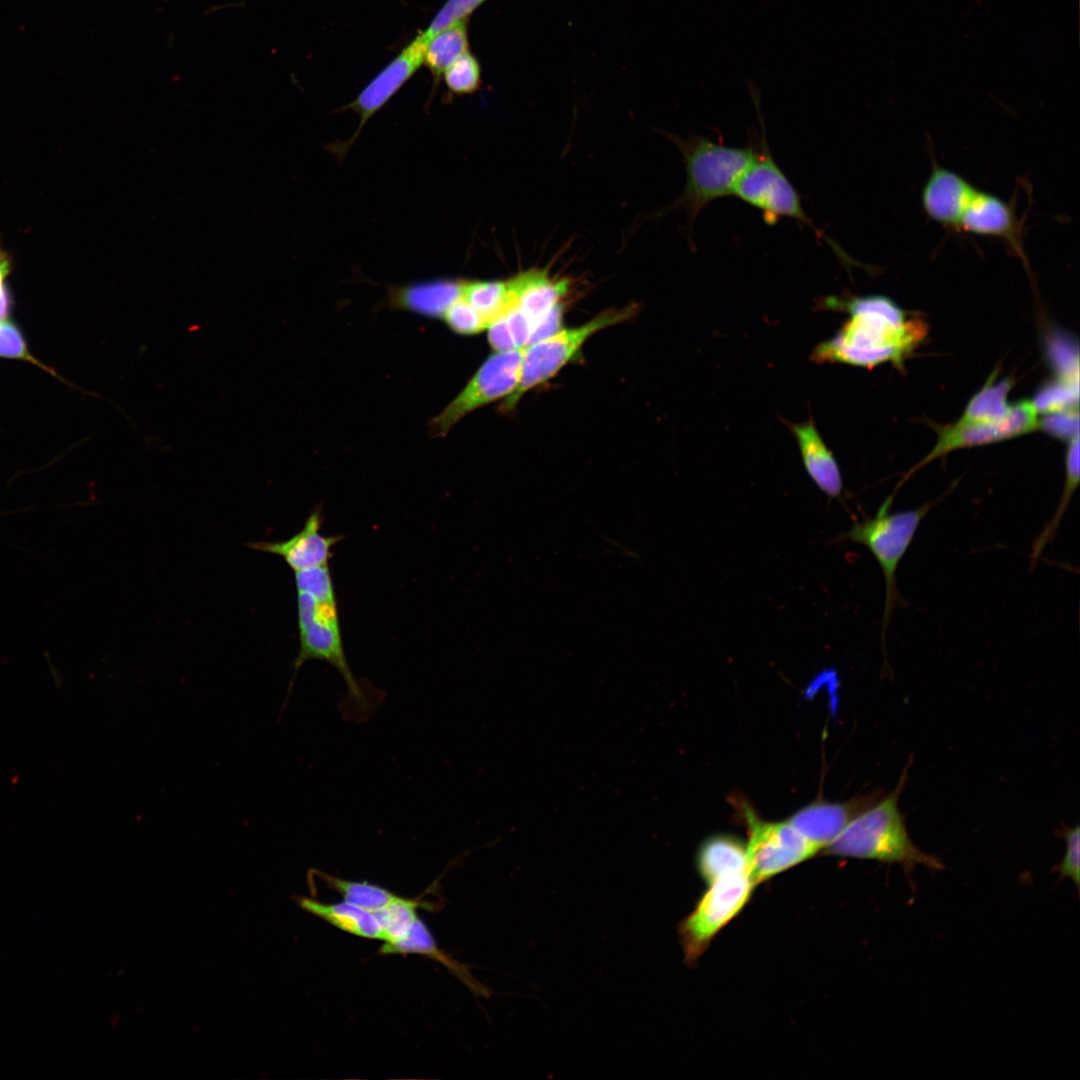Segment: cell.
I'll return each mask as SVG.
<instances>
[{
    "label": "cell",
    "instance_id": "obj_1",
    "mask_svg": "<svg viewBox=\"0 0 1080 1080\" xmlns=\"http://www.w3.org/2000/svg\"><path fill=\"white\" fill-rule=\"evenodd\" d=\"M818 305L849 317L832 337L815 346L811 360L816 363L873 368L891 361L901 367L927 333L920 318L907 320L905 312L887 296H827Z\"/></svg>",
    "mask_w": 1080,
    "mask_h": 1080
},
{
    "label": "cell",
    "instance_id": "obj_2",
    "mask_svg": "<svg viewBox=\"0 0 1080 1080\" xmlns=\"http://www.w3.org/2000/svg\"><path fill=\"white\" fill-rule=\"evenodd\" d=\"M909 761L895 789L857 815L825 850L835 856L901 864L906 870L923 865L942 870L941 860L920 850L908 835L899 798L908 779Z\"/></svg>",
    "mask_w": 1080,
    "mask_h": 1080
},
{
    "label": "cell",
    "instance_id": "obj_3",
    "mask_svg": "<svg viewBox=\"0 0 1080 1080\" xmlns=\"http://www.w3.org/2000/svg\"><path fill=\"white\" fill-rule=\"evenodd\" d=\"M669 136L685 163L686 183L681 196L666 211L684 209L689 226H693L707 205L733 194L737 182L755 157L757 142L748 146H729L704 136Z\"/></svg>",
    "mask_w": 1080,
    "mask_h": 1080
},
{
    "label": "cell",
    "instance_id": "obj_4",
    "mask_svg": "<svg viewBox=\"0 0 1080 1080\" xmlns=\"http://www.w3.org/2000/svg\"><path fill=\"white\" fill-rule=\"evenodd\" d=\"M297 618L300 649L293 664L294 674L309 660H322L342 676L347 696L343 712L355 720H367L377 708V697L354 676L346 658L341 635L337 600H318L297 592Z\"/></svg>",
    "mask_w": 1080,
    "mask_h": 1080
},
{
    "label": "cell",
    "instance_id": "obj_5",
    "mask_svg": "<svg viewBox=\"0 0 1080 1080\" xmlns=\"http://www.w3.org/2000/svg\"><path fill=\"white\" fill-rule=\"evenodd\" d=\"M896 490L878 508L876 514L863 521H855L842 537L851 543L867 547L878 562L885 580V604L882 617L881 642L885 650V636L891 615L898 606H904L896 580V572L914 535L928 512L942 499H936L909 510L890 512Z\"/></svg>",
    "mask_w": 1080,
    "mask_h": 1080
},
{
    "label": "cell",
    "instance_id": "obj_6",
    "mask_svg": "<svg viewBox=\"0 0 1080 1080\" xmlns=\"http://www.w3.org/2000/svg\"><path fill=\"white\" fill-rule=\"evenodd\" d=\"M761 129L762 136L757 141L755 157L740 177L732 195L759 210L768 225L776 224L781 218H790L808 226L817 238L831 247L842 264L847 268L855 265V261L805 214L797 190L775 162L764 127Z\"/></svg>",
    "mask_w": 1080,
    "mask_h": 1080
},
{
    "label": "cell",
    "instance_id": "obj_7",
    "mask_svg": "<svg viewBox=\"0 0 1080 1080\" xmlns=\"http://www.w3.org/2000/svg\"><path fill=\"white\" fill-rule=\"evenodd\" d=\"M634 306L610 309L577 327L560 329L523 348L520 379L515 391L501 405L503 412L512 411L525 393L553 378L594 334L607 327L630 319Z\"/></svg>",
    "mask_w": 1080,
    "mask_h": 1080
},
{
    "label": "cell",
    "instance_id": "obj_8",
    "mask_svg": "<svg viewBox=\"0 0 1080 1080\" xmlns=\"http://www.w3.org/2000/svg\"><path fill=\"white\" fill-rule=\"evenodd\" d=\"M741 810L749 834L747 871L755 885L818 853L788 820L765 821L745 803Z\"/></svg>",
    "mask_w": 1080,
    "mask_h": 1080
},
{
    "label": "cell",
    "instance_id": "obj_9",
    "mask_svg": "<svg viewBox=\"0 0 1080 1080\" xmlns=\"http://www.w3.org/2000/svg\"><path fill=\"white\" fill-rule=\"evenodd\" d=\"M522 349L495 352L480 366L463 390L430 422L435 437L445 436L472 411L507 398L518 386Z\"/></svg>",
    "mask_w": 1080,
    "mask_h": 1080
},
{
    "label": "cell",
    "instance_id": "obj_10",
    "mask_svg": "<svg viewBox=\"0 0 1080 1080\" xmlns=\"http://www.w3.org/2000/svg\"><path fill=\"white\" fill-rule=\"evenodd\" d=\"M754 886L746 871L724 875L710 884L694 911L679 926L687 961L697 958L712 937L738 914Z\"/></svg>",
    "mask_w": 1080,
    "mask_h": 1080
},
{
    "label": "cell",
    "instance_id": "obj_11",
    "mask_svg": "<svg viewBox=\"0 0 1080 1080\" xmlns=\"http://www.w3.org/2000/svg\"><path fill=\"white\" fill-rule=\"evenodd\" d=\"M1037 415L1032 401L1021 400L1011 404L1008 414L1000 421L990 423L957 421L943 428L938 433V440L933 449L907 473L900 484L919 468L951 451L1004 441L1037 430L1039 424Z\"/></svg>",
    "mask_w": 1080,
    "mask_h": 1080
},
{
    "label": "cell",
    "instance_id": "obj_12",
    "mask_svg": "<svg viewBox=\"0 0 1080 1080\" xmlns=\"http://www.w3.org/2000/svg\"><path fill=\"white\" fill-rule=\"evenodd\" d=\"M428 40L420 33L348 105L359 115L360 124L345 146L350 147L365 124L424 62Z\"/></svg>",
    "mask_w": 1080,
    "mask_h": 1080
},
{
    "label": "cell",
    "instance_id": "obj_13",
    "mask_svg": "<svg viewBox=\"0 0 1080 1080\" xmlns=\"http://www.w3.org/2000/svg\"><path fill=\"white\" fill-rule=\"evenodd\" d=\"M883 797L884 792L876 790L841 803L816 801L797 811L788 821L819 852L831 844L851 820Z\"/></svg>",
    "mask_w": 1080,
    "mask_h": 1080
},
{
    "label": "cell",
    "instance_id": "obj_14",
    "mask_svg": "<svg viewBox=\"0 0 1080 1080\" xmlns=\"http://www.w3.org/2000/svg\"><path fill=\"white\" fill-rule=\"evenodd\" d=\"M322 513H310L302 529L285 541H260L249 543L252 549L281 557L294 571H303L328 565L332 548L342 540L339 535L321 533Z\"/></svg>",
    "mask_w": 1080,
    "mask_h": 1080
},
{
    "label": "cell",
    "instance_id": "obj_15",
    "mask_svg": "<svg viewBox=\"0 0 1080 1080\" xmlns=\"http://www.w3.org/2000/svg\"><path fill=\"white\" fill-rule=\"evenodd\" d=\"M976 190L962 175L936 163L922 188L921 205L931 220L957 229Z\"/></svg>",
    "mask_w": 1080,
    "mask_h": 1080
},
{
    "label": "cell",
    "instance_id": "obj_16",
    "mask_svg": "<svg viewBox=\"0 0 1080 1080\" xmlns=\"http://www.w3.org/2000/svg\"><path fill=\"white\" fill-rule=\"evenodd\" d=\"M957 230L1005 240L1024 258L1021 224L1014 208L1000 197L977 188L962 214Z\"/></svg>",
    "mask_w": 1080,
    "mask_h": 1080
},
{
    "label": "cell",
    "instance_id": "obj_17",
    "mask_svg": "<svg viewBox=\"0 0 1080 1080\" xmlns=\"http://www.w3.org/2000/svg\"><path fill=\"white\" fill-rule=\"evenodd\" d=\"M803 466L817 488L831 499H841L843 479L837 460L809 419L790 425Z\"/></svg>",
    "mask_w": 1080,
    "mask_h": 1080
},
{
    "label": "cell",
    "instance_id": "obj_18",
    "mask_svg": "<svg viewBox=\"0 0 1080 1080\" xmlns=\"http://www.w3.org/2000/svg\"><path fill=\"white\" fill-rule=\"evenodd\" d=\"M464 280L438 279L393 287L389 290V304L429 318H443L448 308L463 292Z\"/></svg>",
    "mask_w": 1080,
    "mask_h": 1080
},
{
    "label": "cell",
    "instance_id": "obj_19",
    "mask_svg": "<svg viewBox=\"0 0 1080 1080\" xmlns=\"http://www.w3.org/2000/svg\"><path fill=\"white\" fill-rule=\"evenodd\" d=\"M512 306L532 324L533 330L567 293L566 280L555 281L545 271L529 270L509 280ZM532 338V337H531Z\"/></svg>",
    "mask_w": 1080,
    "mask_h": 1080
},
{
    "label": "cell",
    "instance_id": "obj_20",
    "mask_svg": "<svg viewBox=\"0 0 1080 1080\" xmlns=\"http://www.w3.org/2000/svg\"><path fill=\"white\" fill-rule=\"evenodd\" d=\"M379 952L381 954H420L430 957L455 974L475 994L489 995L488 989L473 978L469 967L457 962L440 950L431 932L420 918L416 920L403 938L391 943H384Z\"/></svg>",
    "mask_w": 1080,
    "mask_h": 1080
},
{
    "label": "cell",
    "instance_id": "obj_21",
    "mask_svg": "<svg viewBox=\"0 0 1080 1080\" xmlns=\"http://www.w3.org/2000/svg\"><path fill=\"white\" fill-rule=\"evenodd\" d=\"M297 904L336 928L367 939L381 940V928L373 912L348 902L324 903L309 897H298Z\"/></svg>",
    "mask_w": 1080,
    "mask_h": 1080
},
{
    "label": "cell",
    "instance_id": "obj_22",
    "mask_svg": "<svg viewBox=\"0 0 1080 1080\" xmlns=\"http://www.w3.org/2000/svg\"><path fill=\"white\" fill-rule=\"evenodd\" d=\"M697 867L709 884L727 874L748 872L746 846L730 835L711 836L698 851Z\"/></svg>",
    "mask_w": 1080,
    "mask_h": 1080
},
{
    "label": "cell",
    "instance_id": "obj_23",
    "mask_svg": "<svg viewBox=\"0 0 1080 1080\" xmlns=\"http://www.w3.org/2000/svg\"><path fill=\"white\" fill-rule=\"evenodd\" d=\"M1012 386L1013 381L1010 378L995 382V373H993L985 385L970 399L958 421L990 423L1002 420L1011 408L1007 396Z\"/></svg>",
    "mask_w": 1080,
    "mask_h": 1080
},
{
    "label": "cell",
    "instance_id": "obj_24",
    "mask_svg": "<svg viewBox=\"0 0 1080 1080\" xmlns=\"http://www.w3.org/2000/svg\"><path fill=\"white\" fill-rule=\"evenodd\" d=\"M1079 436L1069 441L1065 456V481L1059 504L1044 527L1042 532L1035 538L1032 545L1031 562L1035 564L1047 544L1051 543L1057 534L1059 524L1079 484Z\"/></svg>",
    "mask_w": 1080,
    "mask_h": 1080
},
{
    "label": "cell",
    "instance_id": "obj_25",
    "mask_svg": "<svg viewBox=\"0 0 1080 1080\" xmlns=\"http://www.w3.org/2000/svg\"><path fill=\"white\" fill-rule=\"evenodd\" d=\"M327 888L338 892L345 902L376 912L395 901L399 895L367 881H353L313 870Z\"/></svg>",
    "mask_w": 1080,
    "mask_h": 1080
},
{
    "label": "cell",
    "instance_id": "obj_26",
    "mask_svg": "<svg viewBox=\"0 0 1080 1080\" xmlns=\"http://www.w3.org/2000/svg\"><path fill=\"white\" fill-rule=\"evenodd\" d=\"M466 52L467 19H462L431 38L425 51L424 63L435 75H441Z\"/></svg>",
    "mask_w": 1080,
    "mask_h": 1080
},
{
    "label": "cell",
    "instance_id": "obj_27",
    "mask_svg": "<svg viewBox=\"0 0 1080 1080\" xmlns=\"http://www.w3.org/2000/svg\"><path fill=\"white\" fill-rule=\"evenodd\" d=\"M462 297L481 314L488 325L503 315L512 304L509 280H464Z\"/></svg>",
    "mask_w": 1080,
    "mask_h": 1080
},
{
    "label": "cell",
    "instance_id": "obj_28",
    "mask_svg": "<svg viewBox=\"0 0 1080 1080\" xmlns=\"http://www.w3.org/2000/svg\"><path fill=\"white\" fill-rule=\"evenodd\" d=\"M419 906L418 900L399 896L386 907L374 912L381 928V941L391 943L403 938L419 918Z\"/></svg>",
    "mask_w": 1080,
    "mask_h": 1080
},
{
    "label": "cell",
    "instance_id": "obj_29",
    "mask_svg": "<svg viewBox=\"0 0 1080 1080\" xmlns=\"http://www.w3.org/2000/svg\"><path fill=\"white\" fill-rule=\"evenodd\" d=\"M1032 403L1037 413L1047 414L1079 407V385L1055 380L1043 385Z\"/></svg>",
    "mask_w": 1080,
    "mask_h": 1080
},
{
    "label": "cell",
    "instance_id": "obj_30",
    "mask_svg": "<svg viewBox=\"0 0 1080 1080\" xmlns=\"http://www.w3.org/2000/svg\"><path fill=\"white\" fill-rule=\"evenodd\" d=\"M443 75L448 89L458 95L471 94L480 86V66L469 52L452 63Z\"/></svg>",
    "mask_w": 1080,
    "mask_h": 1080
},
{
    "label": "cell",
    "instance_id": "obj_31",
    "mask_svg": "<svg viewBox=\"0 0 1080 1080\" xmlns=\"http://www.w3.org/2000/svg\"><path fill=\"white\" fill-rule=\"evenodd\" d=\"M442 319L453 332L464 336L478 334L488 327L481 314L462 296L448 308Z\"/></svg>",
    "mask_w": 1080,
    "mask_h": 1080
},
{
    "label": "cell",
    "instance_id": "obj_32",
    "mask_svg": "<svg viewBox=\"0 0 1080 1080\" xmlns=\"http://www.w3.org/2000/svg\"><path fill=\"white\" fill-rule=\"evenodd\" d=\"M294 575L297 592L318 600H337L329 565L294 572Z\"/></svg>",
    "mask_w": 1080,
    "mask_h": 1080
},
{
    "label": "cell",
    "instance_id": "obj_33",
    "mask_svg": "<svg viewBox=\"0 0 1080 1080\" xmlns=\"http://www.w3.org/2000/svg\"><path fill=\"white\" fill-rule=\"evenodd\" d=\"M1049 358L1059 380L1079 385V358L1077 348L1074 350L1070 341L1065 338H1053L1048 346Z\"/></svg>",
    "mask_w": 1080,
    "mask_h": 1080
},
{
    "label": "cell",
    "instance_id": "obj_34",
    "mask_svg": "<svg viewBox=\"0 0 1080 1080\" xmlns=\"http://www.w3.org/2000/svg\"><path fill=\"white\" fill-rule=\"evenodd\" d=\"M485 0H447L434 19L423 32L425 38L430 41L433 36L451 26L452 24L466 19Z\"/></svg>",
    "mask_w": 1080,
    "mask_h": 1080
},
{
    "label": "cell",
    "instance_id": "obj_35",
    "mask_svg": "<svg viewBox=\"0 0 1080 1080\" xmlns=\"http://www.w3.org/2000/svg\"><path fill=\"white\" fill-rule=\"evenodd\" d=\"M1059 833L1065 841L1066 850L1062 861L1055 867V870L1061 877L1071 879L1078 888L1080 885L1079 826H1063Z\"/></svg>",
    "mask_w": 1080,
    "mask_h": 1080
},
{
    "label": "cell",
    "instance_id": "obj_36",
    "mask_svg": "<svg viewBox=\"0 0 1080 1080\" xmlns=\"http://www.w3.org/2000/svg\"><path fill=\"white\" fill-rule=\"evenodd\" d=\"M0 356L29 361L46 369L31 355L18 327L6 319L0 320Z\"/></svg>",
    "mask_w": 1080,
    "mask_h": 1080
},
{
    "label": "cell",
    "instance_id": "obj_37",
    "mask_svg": "<svg viewBox=\"0 0 1080 1080\" xmlns=\"http://www.w3.org/2000/svg\"><path fill=\"white\" fill-rule=\"evenodd\" d=\"M1068 442L1079 436L1078 409L1047 413L1039 419L1038 429Z\"/></svg>",
    "mask_w": 1080,
    "mask_h": 1080
},
{
    "label": "cell",
    "instance_id": "obj_38",
    "mask_svg": "<svg viewBox=\"0 0 1080 1080\" xmlns=\"http://www.w3.org/2000/svg\"><path fill=\"white\" fill-rule=\"evenodd\" d=\"M488 342L495 352H504L517 349L510 335L506 320L503 316L498 317L488 327Z\"/></svg>",
    "mask_w": 1080,
    "mask_h": 1080
},
{
    "label": "cell",
    "instance_id": "obj_39",
    "mask_svg": "<svg viewBox=\"0 0 1080 1080\" xmlns=\"http://www.w3.org/2000/svg\"><path fill=\"white\" fill-rule=\"evenodd\" d=\"M5 277L0 276V320L5 319L10 309V295L5 285Z\"/></svg>",
    "mask_w": 1080,
    "mask_h": 1080
}]
</instances>
